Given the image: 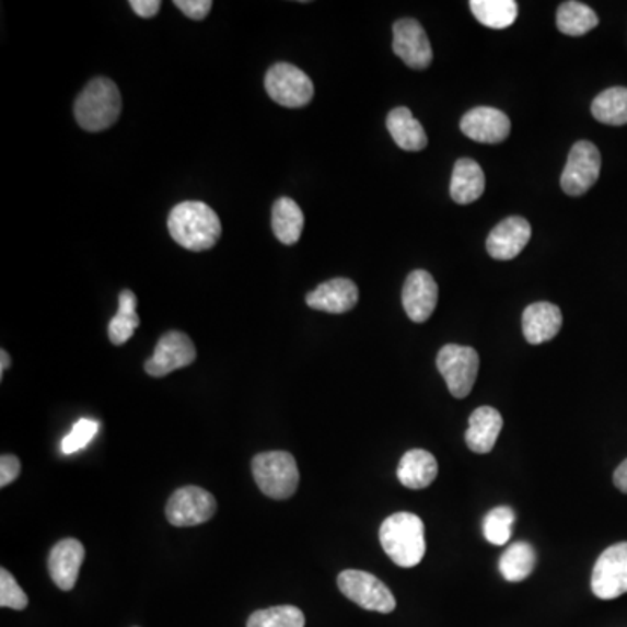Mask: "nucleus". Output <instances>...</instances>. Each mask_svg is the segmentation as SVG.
<instances>
[{
  "mask_svg": "<svg viewBox=\"0 0 627 627\" xmlns=\"http://www.w3.org/2000/svg\"><path fill=\"white\" fill-rule=\"evenodd\" d=\"M217 509V499L208 490L184 487L167 500L166 518L173 526H197L211 520Z\"/></svg>",
  "mask_w": 627,
  "mask_h": 627,
  "instance_id": "9d476101",
  "label": "nucleus"
},
{
  "mask_svg": "<svg viewBox=\"0 0 627 627\" xmlns=\"http://www.w3.org/2000/svg\"><path fill=\"white\" fill-rule=\"evenodd\" d=\"M564 325L561 309L555 303H532L523 312V335L532 346L553 340Z\"/></svg>",
  "mask_w": 627,
  "mask_h": 627,
  "instance_id": "a211bd4d",
  "label": "nucleus"
},
{
  "mask_svg": "<svg viewBox=\"0 0 627 627\" xmlns=\"http://www.w3.org/2000/svg\"><path fill=\"white\" fill-rule=\"evenodd\" d=\"M380 544L397 567H417L426 556L422 520L411 512H396L380 526Z\"/></svg>",
  "mask_w": 627,
  "mask_h": 627,
  "instance_id": "f03ea898",
  "label": "nucleus"
},
{
  "mask_svg": "<svg viewBox=\"0 0 627 627\" xmlns=\"http://www.w3.org/2000/svg\"><path fill=\"white\" fill-rule=\"evenodd\" d=\"M393 49L410 69L423 70L432 63V47L423 26L405 18L393 26Z\"/></svg>",
  "mask_w": 627,
  "mask_h": 627,
  "instance_id": "f8f14e48",
  "label": "nucleus"
},
{
  "mask_svg": "<svg viewBox=\"0 0 627 627\" xmlns=\"http://www.w3.org/2000/svg\"><path fill=\"white\" fill-rule=\"evenodd\" d=\"M22 473V462L18 461L16 455H2L0 458V487L5 488L8 485L18 479Z\"/></svg>",
  "mask_w": 627,
  "mask_h": 627,
  "instance_id": "72a5a7b5",
  "label": "nucleus"
},
{
  "mask_svg": "<svg viewBox=\"0 0 627 627\" xmlns=\"http://www.w3.org/2000/svg\"><path fill=\"white\" fill-rule=\"evenodd\" d=\"M359 300V290L355 282L346 278L329 279L307 294L309 307L328 314H344L352 311Z\"/></svg>",
  "mask_w": 627,
  "mask_h": 627,
  "instance_id": "f3484780",
  "label": "nucleus"
},
{
  "mask_svg": "<svg viewBox=\"0 0 627 627\" xmlns=\"http://www.w3.org/2000/svg\"><path fill=\"white\" fill-rule=\"evenodd\" d=\"M591 589L600 600H615L627 593V543L603 550L594 564Z\"/></svg>",
  "mask_w": 627,
  "mask_h": 627,
  "instance_id": "1a4fd4ad",
  "label": "nucleus"
},
{
  "mask_svg": "<svg viewBox=\"0 0 627 627\" xmlns=\"http://www.w3.org/2000/svg\"><path fill=\"white\" fill-rule=\"evenodd\" d=\"M252 471L256 485L270 499H290L299 488V465L291 453H258L253 458Z\"/></svg>",
  "mask_w": 627,
  "mask_h": 627,
  "instance_id": "20e7f679",
  "label": "nucleus"
},
{
  "mask_svg": "<svg viewBox=\"0 0 627 627\" xmlns=\"http://www.w3.org/2000/svg\"><path fill=\"white\" fill-rule=\"evenodd\" d=\"M461 131L478 143L496 146L509 137L511 119L499 108L476 107L462 117Z\"/></svg>",
  "mask_w": 627,
  "mask_h": 627,
  "instance_id": "4468645a",
  "label": "nucleus"
},
{
  "mask_svg": "<svg viewBox=\"0 0 627 627\" xmlns=\"http://www.w3.org/2000/svg\"><path fill=\"white\" fill-rule=\"evenodd\" d=\"M338 589L350 602L364 611L391 614L396 608V597L391 589L372 573L363 570H344L338 576Z\"/></svg>",
  "mask_w": 627,
  "mask_h": 627,
  "instance_id": "0eeeda50",
  "label": "nucleus"
},
{
  "mask_svg": "<svg viewBox=\"0 0 627 627\" xmlns=\"http://www.w3.org/2000/svg\"><path fill=\"white\" fill-rule=\"evenodd\" d=\"M602 171V154L591 141H577L570 150L561 175V188L568 196H584L596 184Z\"/></svg>",
  "mask_w": 627,
  "mask_h": 627,
  "instance_id": "6e6552de",
  "label": "nucleus"
},
{
  "mask_svg": "<svg viewBox=\"0 0 627 627\" xmlns=\"http://www.w3.org/2000/svg\"><path fill=\"white\" fill-rule=\"evenodd\" d=\"M123 111L120 91L111 79L96 78L88 82L76 100V119L85 131L98 132L116 125Z\"/></svg>",
  "mask_w": 627,
  "mask_h": 627,
  "instance_id": "7ed1b4c3",
  "label": "nucleus"
},
{
  "mask_svg": "<svg viewBox=\"0 0 627 627\" xmlns=\"http://www.w3.org/2000/svg\"><path fill=\"white\" fill-rule=\"evenodd\" d=\"M137 303V294L131 290H125L119 294V311L108 323V338L114 346H125L140 326Z\"/></svg>",
  "mask_w": 627,
  "mask_h": 627,
  "instance_id": "393cba45",
  "label": "nucleus"
},
{
  "mask_svg": "<svg viewBox=\"0 0 627 627\" xmlns=\"http://www.w3.org/2000/svg\"><path fill=\"white\" fill-rule=\"evenodd\" d=\"M530 237H532V227L525 218H506L488 235V255L496 260H512L525 249Z\"/></svg>",
  "mask_w": 627,
  "mask_h": 627,
  "instance_id": "2eb2a0df",
  "label": "nucleus"
},
{
  "mask_svg": "<svg viewBox=\"0 0 627 627\" xmlns=\"http://www.w3.org/2000/svg\"><path fill=\"white\" fill-rule=\"evenodd\" d=\"M597 23L600 20H597V14L594 13L593 9L582 4V2H576V0L564 2L559 5L558 14H556L558 31L565 35H572V37H581V35L594 31Z\"/></svg>",
  "mask_w": 627,
  "mask_h": 627,
  "instance_id": "b1692460",
  "label": "nucleus"
},
{
  "mask_svg": "<svg viewBox=\"0 0 627 627\" xmlns=\"http://www.w3.org/2000/svg\"><path fill=\"white\" fill-rule=\"evenodd\" d=\"M514 525V511L508 506L491 509L483 521V534L494 546H503L509 543Z\"/></svg>",
  "mask_w": 627,
  "mask_h": 627,
  "instance_id": "c756f323",
  "label": "nucleus"
},
{
  "mask_svg": "<svg viewBox=\"0 0 627 627\" xmlns=\"http://www.w3.org/2000/svg\"><path fill=\"white\" fill-rule=\"evenodd\" d=\"M265 91L287 108H302L314 98V84L307 73L291 63H276L265 76Z\"/></svg>",
  "mask_w": 627,
  "mask_h": 627,
  "instance_id": "39448f33",
  "label": "nucleus"
},
{
  "mask_svg": "<svg viewBox=\"0 0 627 627\" xmlns=\"http://www.w3.org/2000/svg\"><path fill=\"white\" fill-rule=\"evenodd\" d=\"M0 606L13 608V611H25L28 606L25 591L18 585L13 573H9L5 568L0 570Z\"/></svg>",
  "mask_w": 627,
  "mask_h": 627,
  "instance_id": "2f4dec72",
  "label": "nucleus"
},
{
  "mask_svg": "<svg viewBox=\"0 0 627 627\" xmlns=\"http://www.w3.org/2000/svg\"><path fill=\"white\" fill-rule=\"evenodd\" d=\"M303 223H305L303 211L293 199L281 197L274 202L272 231L282 244L293 246V244L299 243L300 237H302Z\"/></svg>",
  "mask_w": 627,
  "mask_h": 627,
  "instance_id": "5701e85b",
  "label": "nucleus"
},
{
  "mask_svg": "<svg viewBox=\"0 0 627 627\" xmlns=\"http://www.w3.org/2000/svg\"><path fill=\"white\" fill-rule=\"evenodd\" d=\"M485 193V173L473 159H458L453 167L450 196L458 205L478 201Z\"/></svg>",
  "mask_w": 627,
  "mask_h": 627,
  "instance_id": "412c9836",
  "label": "nucleus"
},
{
  "mask_svg": "<svg viewBox=\"0 0 627 627\" xmlns=\"http://www.w3.org/2000/svg\"><path fill=\"white\" fill-rule=\"evenodd\" d=\"M246 627H305V615L297 606H272L249 615Z\"/></svg>",
  "mask_w": 627,
  "mask_h": 627,
  "instance_id": "c85d7f7f",
  "label": "nucleus"
},
{
  "mask_svg": "<svg viewBox=\"0 0 627 627\" xmlns=\"http://www.w3.org/2000/svg\"><path fill=\"white\" fill-rule=\"evenodd\" d=\"M537 565V553L529 543L511 544L499 561V570L509 582L525 581Z\"/></svg>",
  "mask_w": 627,
  "mask_h": 627,
  "instance_id": "a878e982",
  "label": "nucleus"
},
{
  "mask_svg": "<svg viewBox=\"0 0 627 627\" xmlns=\"http://www.w3.org/2000/svg\"><path fill=\"white\" fill-rule=\"evenodd\" d=\"M96 432H98V422H94L90 418H81L79 422L73 423L70 434L65 436L63 441H61V452L70 455V453L85 449Z\"/></svg>",
  "mask_w": 627,
  "mask_h": 627,
  "instance_id": "7c9ffc66",
  "label": "nucleus"
},
{
  "mask_svg": "<svg viewBox=\"0 0 627 627\" xmlns=\"http://www.w3.org/2000/svg\"><path fill=\"white\" fill-rule=\"evenodd\" d=\"M387 129L399 149L406 152H420L427 147V132L406 107L388 112Z\"/></svg>",
  "mask_w": 627,
  "mask_h": 627,
  "instance_id": "4be33fe9",
  "label": "nucleus"
},
{
  "mask_svg": "<svg viewBox=\"0 0 627 627\" xmlns=\"http://www.w3.org/2000/svg\"><path fill=\"white\" fill-rule=\"evenodd\" d=\"M176 8L194 22H202L213 8L211 0H176Z\"/></svg>",
  "mask_w": 627,
  "mask_h": 627,
  "instance_id": "473e14b6",
  "label": "nucleus"
},
{
  "mask_svg": "<svg viewBox=\"0 0 627 627\" xmlns=\"http://www.w3.org/2000/svg\"><path fill=\"white\" fill-rule=\"evenodd\" d=\"M85 549L78 538H63L53 547L47 559L51 579L61 591H70L78 582Z\"/></svg>",
  "mask_w": 627,
  "mask_h": 627,
  "instance_id": "dca6fc26",
  "label": "nucleus"
},
{
  "mask_svg": "<svg viewBox=\"0 0 627 627\" xmlns=\"http://www.w3.org/2000/svg\"><path fill=\"white\" fill-rule=\"evenodd\" d=\"M436 364L453 397L464 399L469 396L479 370V356L473 347L449 344L438 352Z\"/></svg>",
  "mask_w": 627,
  "mask_h": 627,
  "instance_id": "423d86ee",
  "label": "nucleus"
},
{
  "mask_svg": "<svg viewBox=\"0 0 627 627\" xmlns=\"http://www.w3.org/2000/svg\"><path fill=\"white\" fill-rule=\"evenodd\" d=\"M197 352L193 340L182 332H167L159 338L152 358L147 359L146 372L150 376L170 375L179 368L190 367L196 361Z\"/></svg>",
  "mask_w": 627,
  "mask_h": 627,
  "instance_id": "9b49d317",
  "label": "nucleus"
},
{
  "mask_svg": "<svg viewBox=\"0 0 627 627\" xmlns=\"http://www.w3.org/2000/svg\"><path fill=\"white\" fill-rule=\"evenodd\" d=\"M0 359H2V364H0V376H4L5 370H8L9 364H11V358H9L8 352L2 349V352H0Z\"/></svg>",
  "mask_w": 627,
  "mask_h": 627,
  "instance_id": "e433bc0d",
  "label": "nucleus"
},
{
  "mask_svg": "<svg viewBox=\"0 0 627 627\" xmlns=\"http://www.w3.org/2000/svg\"><path fill=\"white\" fill-rule=\"evenodd\" d=\"M594 119L603 125H627V88H611L594 98L591 105Z\"/></svg>",
  "mask_w": 627,
  "mask_h": 627,
  "instance_id": "cd10ccee",
  "label": "nucleus"
},
{
  "mask_svg": "<svg viewBox=\"0 0 627 627\" xmlns=\"http://www.w3.org/2000/svg\"><path fill=\"white\" fill-rule=\"evenodd\" d=\"M471 11L481 25L502 31L516 22L518 4L514 0H471Z\"/></svg>",
  "mask_w": 627,
  "mask_h": 627,
  "instance_id": "bb28decb",
  "label": "nucleus"
},
{
  "mask_svg": "<svg viewBox=\"0 0 627 627\" xmlns=\"http://www.w3.org/2000/svg\"><path fill=\"white\" fill-rule=\"evenodd\" d=\"M614 485L619 488L623 494H627V458L615 469Z\"/></svg>",
  "mask_w": 627,
  "mask_h": 627,
  "instance_id": "c9c22d12",
  "label": "nucleus"
},
{
  "mask_svg": "<svg viewBox=\"0 0 627 627\" xmlns=\"http://www.w3.org/2000/svg\"><path fill=\"white\" fill-rule=\"evenodd\" d=\"M502 426V415L499 414V410L491 408V406L476 408L469 418V427L465 432V443L469 450L479 453V455L490 453L499 440Z\"/></svg>",
  "mask_w": 627,
  "mask_h": 627,
  "instance_id": "6ab92c4d",
  "label": "nucleus"
},
{
  "mask_svg": "<svg viewBox=\"0 0 627 627\" xmlns=\"http://www.w3.org/2000/svg\"><path fill=\"white\" fill-rule=\"evenodd\" d=\"M167 231L176 244L190 252L213 248L222 235V222L213 209L201 201H185L171 209Z\"/></svg>",
  "mask_w": 627,
  "mask_h": 627,
  "instance_id": "f257e3e1",
  "label": "nucleus"
},
{
  "mask_svg": "<svg viewBox=\"0 0 627 627\" xmlns=\"http://www.w3.org/2000/svg\"><path fill=\"white\" fill-rule=\"evenodd\" d=\"M161 5L159 0H131L132 11L141 18H154Z\"/></svg>",
  "mask_w": 627,
  "mask_h": 627,
  "instance_id": "f704fd0d",
  "label": "nucleus"
},
{
  "mask_svg": "<svg viewBox=\"0 0 627 627\" xmlns=\"http://www.w3.org/2000/svg\"><path fill=\"white\" fill-rule=\"evenodd\" d=\"M440 290L434 278L426 270H414L403 287V307L414 323H426L438 305Z\"/></svg>",
  "mask_w": 627,
  "mask_h": 627,
  "instance_id": "ddd939ff",
  "label": "nucleus"
},
{
  "mask_svg": "<svg viewBox=\"0 0 627 627\" xmlns=\"http://www.w3.org/2000/svg\"><path fill=\"white\" fill-rule=\"evenodd\" d=\"M436 476H438V462L434 455L426 450L406 452L397 467V479L403 487L410 488V490L431 487Z\"/></svg>",
  "mask_w": 627,
  "mask_h": 627,
  "instance_id": "aec40b11",
  "label": "nucleus"
}]
</instances>
